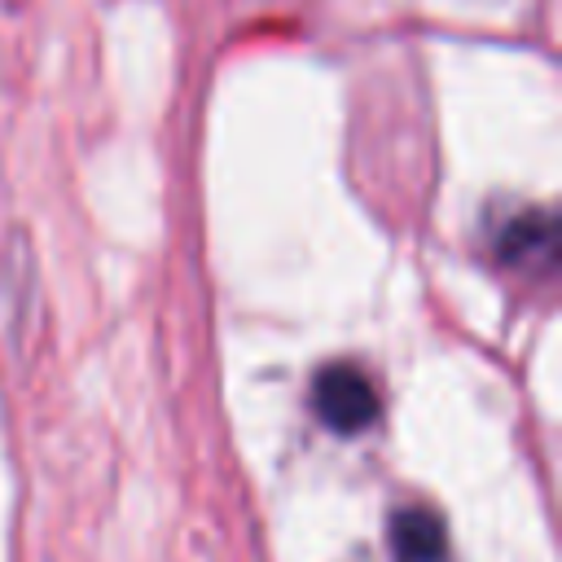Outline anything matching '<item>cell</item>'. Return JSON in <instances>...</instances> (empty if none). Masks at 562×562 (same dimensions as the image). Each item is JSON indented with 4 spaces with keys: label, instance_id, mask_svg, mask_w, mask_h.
<instances>
[{
    "label": "cell",
    "instance_id": "2",
    "mask_svg": "<svg viewBox=\"0 0 562 562\" xmlns=\"http://www.w3.org/2000/svg\"><path fill=\"white\" fill-rule=\"evenodd\" d=\"M391 562H452L448 527L430 505H404L386 522Z\"/></svg>",
    "mask_w": 562,
    "mask_h": 562
},
{
    "label": "cell",
    "instance_id": "3",
    "mask_svg": "<svg viewBox=\"0 0 562 562\" xmlns=\"http://www.w3.org/2000/svg\"><path fill=\"white\" fill-rule=\"evenodd\" d=\"M558 246V220L544 206H522L514 211L501 233H496V255L514 259V263H531V259H549Z\"/></svg>",
    "mask_w": 562,
    "mask_h": 562
},
{
    "label": "cell",
    "instance_id": "1",
    "mask_svg": "<svg viewBox=\"0 0 562 562\" xmlns=\"http://www.w3.org/2000/svg\"><path fill=\"white\" fill-rule=\"evenodd\" d=\"M312 413L321 417L325 430L334 435H360L378 422L382 413V395L373 386V378L351 364V360H329L316 369L312 378Z\"/></svg>",
    "mask_w": 562,
    "mask_h": 562
}]
</instances>
